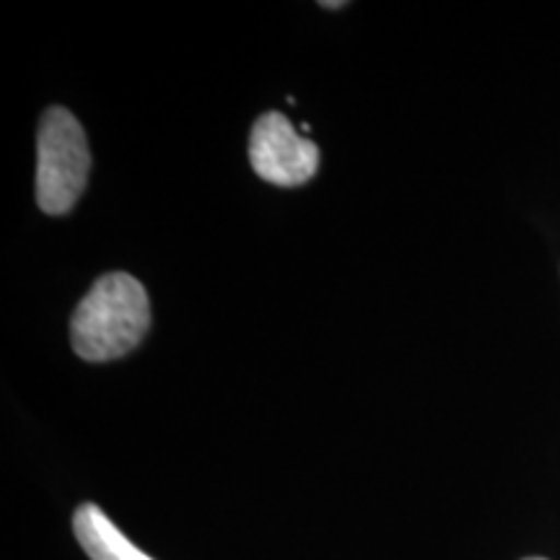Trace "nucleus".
Segmentation results:
<instances>
[{
  "label": "nucleus",
  "mask_w": 560,
  "mask_h": 560,
  "mask_svg": "<svg viewBox=\"0 0 560 560\" xmlns=\"http://www.w3.org/2000/svg\"><path fill=\"white\" fill-rule=\"evenodd\" d=\"M73 532L91 560H153L136 548L115 522L94 503H83L73 514Z\"/></svg>",
  "instance_id": "20e7f679"
},
{
  "label": "nucleus",
  "mask_w": 560,
  "mask_h": 560,
  "mask_svg": "<svg viewBox=\"0 0 560 560\" xmlns=\"http://www.w3.org/2000/svg\"><path fill=\"white\" fill-rule=\"evenodd\" d=\"M527 560H545V558H527Z\"/></svg>",
  "instance_id": "423d86ee"
},
{
  "label": "nucleus",
  "mask_w": 560,
  "mask_h": 560,
  "mask_svg": "<svg viewBox=\"0 0 560 560\" xmlns=\"http://www.w3.org/2000/svg\"><path fill=\"white\" fill-rule=\"evenodd\" d=\"M322 5H325V9H342L346 3H322Z\"/></svg>",
  "instance_id": "39448f33"
},
{
  "label": "nucleus",
  "mask_w": 560,
  "mask_h": 560,
  "mask_svg": "<svg viewBox=\"0 0 560 560\" xmlns=\"http://www.w3.org/2000/svg\"><path fill=\"white\" fill-rule=\"evenodd\" d=\"M249 161L257 177L278 187L306 185L319 170V149L280 112L257 117L249 136Z\"/></svg>",
  "instance_id": "7ed1b4c3"
},
{
  "label": "nucleus",
  "mask_w": 560,
  "mask_h": 560,
  "mask_svg": "<svg viewBox=\"0 0 560 560\" xmlns=\"http://www.w3.org/2000/svg\"><path fill=\"white\" fill-rule=\"evenodd\" d=\"M91 151L81 122L62 107H50L37 136V202L45 213L66 215L86 190Z\"/></svg>",
  "instance_id": "f03ea898"
},
{
  "label": "nucleus",
  "mask_w": 560,
  "mask_h": 560,
  "mask_svg": "<svg viewBox=\"0 0 560 560\" xmlns=\"http://www.w3.org/2000/svg\"><path fill=\"white\" fill-rule=\"evenodd\" d=\"M151 327L143 283L128 272H109L91 285L70 317V340L83 361L104 363L130 353Z\"/></svg>",
  "instance_id": "f257e3e1"
}]
</instances>
